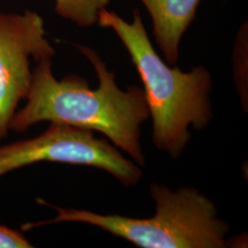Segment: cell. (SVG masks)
<instances>
[{
  "instance_id": "cell-1",
  "label": "cell",
  "mask_w": 248,
  "mask_h": 248,
  "mask_svg": "<svg viewBox=\"0 0 248 248\" xmlns=\"http://www.w3.org/2000/svg\"><path fill=\"white\" fill-rule=\"evenodd\" d=\"M97 73L98 87L70 75L58 81L53 77L51 59L40 61L32 73L26 106L13 116L10 128L22 133L33 124L48 121L96 131L106 135L116 147L126 152L138 166L145 157L140 143L141 125L150 117L142 89H120L115 74L109 72L98 53L78 45Z\"/></svg>"
},
{
  "instance_id": "cell-2",
  "label": "cell",
  "mask_w": 248,
  "mask_h": 248,
  "mask_svg": "<svg viewBox=\"0 0 248 248\" xmlns=\"http://www.w3.org/2000/svg\"><path fill=\"white\" fill-rule=\"evenodd\" d=\"M98 23L112 29L131 55L144 87L155 145L178 158L190 140L188 128L203 130L213 119L210 72L202 65L187 73L168 65L151 44L137 9L133 10L132 22L101 9Z\"/></svg>"
},
{
  "instance_id": "cell-3",
  "label": "cell",
  "mask_w": 248,
  "mask_h": 248,
  "mask_svg": "<svg viewBox=\"0 0 248 248\" xmlns=\"http://www.w3.org/2000/svg\"><path fill=\"white\" fill-rule=\"evenodd\" d=\"M150 192L155 203V214L150 218L103 215L54 207L57 215L53 220L26 223L23 229L55 222H85L142 248L231 247L226 240L229 224L217 217L216 206L196 188L181 187L171 191L168 186L152 184Z\"/></svg>"
},
{
  "instance_id": "cell-4",
  "label": "cell",
  "mask_w": 248,
  "mask_h": 248,
  "mask_svg": "<svg viewBox=\"0 0 248 248\" xmlns=\"http://www.w3.org/2000/svg\"><path fill=\"white\" fill-rule=\"evenodd\" d=\"M43 161L102 169L125 186L142 179L139 166L124 157L106 139L96 137L90 130L54 123L33 139L0 146V177Z\"/></svg>"
},
{
  "instance_id": "cell-5",
  "label": "cell",
  "mask_w": 248,
  "mask_h": 248,
  "mask_svg": "<svg viewBox=\"0 0 248 248\" xmlns=\"http://www.w3.org/2000/svg\"><path fill=\"white\" fill-rule=\"evenodd\" d=\"M54 53L39 14L31 10L0 13V138L7 135L19 100L30 92L32 73L29 57L40 62L52 59Z\"/></svg>"
},
{
  "instance_id": "cell-6",
  "label": "cell",
  "mask_w": 248,
  "mask_h": 248,
  "mask_svg": "<svg viewBox=\"0 0 248 248\" xmlns=\"http://www.w3.org/2000/svg\"><path fill=\"white\" fill-rule=\"evenodd\" d=\"M150 13L153 33L169 65L179 56L182 35L195 18L201 0H141Z\"/></svg>"
},
{
  "instance_id": "cell-7",
  "label": "cell",
  "mask_w": 248,
  "mask_h": 248,
  "mask_svg": "<svg viewBox=\"0 0 248 248\" xmlns=\"http://www.w3.org/2000/svg\"><path fill=\"white\" fill-rule=\"evenodd\" d=\"M108 3L109 0H55L54 10L79 26L89 27L98 22L99 11Z\"/></svg>"
},
{
  "instance_id": "cell-8",
  "label": "cell",
  "mask_w": 248,
  "mask_h": 248,
  "mask_svg": "<svg viewBox=\"0 0 248 248\" xmlns=\"http://www.w3.org/2000/svg\"><path fill=\"white\" fill-rule=\"evenodd\" d=\"M28 248L32 246L20 232L0 225V248Z\"/></svg>"
}]
</instances>
